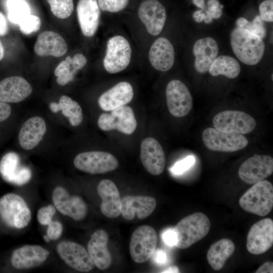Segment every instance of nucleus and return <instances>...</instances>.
Instances as JSON below:
<instances>
[{
	"label": "nucleus",
	"mask_w": 273,
	"mask_h": 273,
	"mask_svg": "<svg viewBox=\"0 0 273 273\" xmlns=\"http://www.w3.org/2000/svg\"><path fill=\"white\" fill-rule=\"evenodd\" d=\"M8 31V25L4 15L0 11V35H6Z\"/></svg>",
	"instance_id": "nucleus-48"
},
{
	"label": "nucleus",
	"mask_w": 273,
	"mask_h": 273,
	"mask_svg": "<svg viewBox=\"0 0 273 273\" xmlns=\"http://www.w3.org/2000/svg\"><path fill=\"white\" fill-rule=\"evenodd\" d=\"M5 54V51L3 43L0 39V61L2 60Z\"/></svg>",
	"instance_id": "nucleus-53"
},
{
	"label": "nucleus",
	"mask_w": 273,
	"mask_h": 273,
	"mask_svg": "<svg viewBox=\"0 0 273 273\" xmlns=\"http://www.w3.org/2000/svg\"><path fill=\"white\" fill-rule=\"evenodd\" d=\"M138 16L148 32L157 35L162 31L166 19L164 7L158 0H145L140 5Z\"/></svg>",
	"instance_id": "nucleus-16"
},
{
	"label": "nucleus",
	"mask_w": 273,
	"mask_h": 273,
	"mask_svg": "<svg viewBox=\"0 0 273 273\" xmlns=\"http://www.w3.org/2000/svg\"><path fill=\"white\" fill-rule=\"evenodd\" d=\"M7 9L9 20L15 24L18 25L31 14L30 6L25 0H7Z\"/></svg>",
	"instance_id": "nucleus-33"
},
{
	"label": "nucleus",
	"mask_w": 273,
	"mask_h": 273,
	"mask_svg": "<svg viewBox=\"0 0 273 273\" xmlns=\"http://www.w3.org/2000/svg\"><path fill=\"white\" fill-rule=\"evenodd\" d=\"M174 58V48L166 38L159 37L153 43L149 52V60L155 69L168 71L173 66Z\"/></svg>",
	"instance_id": "nucleus-27"
},
{
	"label": "nucleus",
	"mask_w": 273,
	"mask_h": 273,
	"mask_svg": "<svg viewBox=\"0 0 273 273\" xmlns=\"http://www.w3.org/2000/svg\"><path fill=\"white\" fill-rule=\"evenodd\" d=\"M247 22L248 20L243 17L239 18L236 21L237 27L243 28Z\"/></svg>",
	"instance_id": "nucleus-51"
},
{
	"label": "nucleus",
	"mask_w": 273,
	"mask_h": 273,
	"mask_svg": "<svg viewBox=\"0 0 273 273\" xmlns=\"http://www.w3.org/2000/svg\"><path fill=\"white\" fill-rule=\"evenodd\" d=\"M230 42L234 54L245 64L255 65L263 57L265 44L262 39L245 28L234 29Z\"/></svg>",
	"instance_id": "nucleus-1"
},
{
	"label": "nucleus",
	"mask_w": 273,
	"mask_h": 273,
	"mask_svg": "<svg viewBox=\"0 0 273 273\" xmlns=\"http://www.w3.org/2000/svg\"><path fill=\"white\" fill-rule=\"evenodd\" d=\"M63 225L59 221H51L47 230V235L51 240H58L63 232Z\"/></svg>",
	"instance_id": "nucleus-42"
},
{
	"label": "nucleus",
	"mask_w": 273,
	"mask_h": 273,
	"mask_svg": "<svg viewBox=\"0 0 273 273\" xmlns=\"http://www.w3.org/2000/svg\"><path fill=\"white\" fill-rule=\"evenodd\" d=\"M0 217L9 226L22 229L29 223L31 213L22 197L8 193L0 198Z\"/></svg>",
	"instance_id": "nucleus-4"
},
{
	"label": "nucleus",
	"mask_w": 273,
	"mask_h": 273,
	"mask_svg": "<svg viewBox=\"0 0 273 273\" xmlns=\"http://www.w3.org/2000/svg\"><path fill=\"white\" fill-rule=\"evenodd\" d=\"M256 273H272L273 263L268 261L262 264L255 271Z\"/></svg>",
	"instance_id": "nucleus-46"
},
{
	"label": "nucleus",
	"mask_w": 273,
	"mask_h": 273,
	"mask_svg": "<svg viewBox=\"0 0 273 273\" xmlns=\"http://www.w3.org/2000/svg\"><path fill=\"white\" fill-rule=\"evenodd\" d=\"M173 229L176 236L175 246L185 249L208 234L210 229V222L204 213L196 212L181 219Z\"/></svg>",
	"instance_id": "nucleus-2"
},
{
	"label": "nucleus",
	"mask_w": 273,
	"mask_h": 273,
	"mask_svg": "<svg viewBox=\"0 0 273 273\" xmlns=\"http://www.w3.org/2000/svg\"><path fill=\"white\" fill-rule=\"evenodd\" d=\"M162 239L168 246H175L176 243V236L173 229H168L164 231L162 234Z\"/></svg>",
	"instance_id": "nucleus-44"
},
{
	"label": "nucleus",
	"mask_w": 273,
	"mask_h": 273,
	"mask_svg": "<svg viewBox=\"0 0 273 273\" xmlns=\"http://www.w3.org/2000/svg\"><path fill=\"white\" fill-rule=\"evenodd\" d=\"M62 114L67 118L72 126L79 125L83 120V113L80 105L75 101L69 98L63 109Z\"/></svg>",
	"instance_id": "nucleus-34"
},
{
	"label": "nucleus",
	"mask_w": 273,
	"mask_h": 273,
	"mask_svg": "<svg viewBox=\"0 0 273 273\" xmlns=\"http://www.w3.org/2000/svg\"><path fill=\"white\" fill-rule=\"evenodd\" d=\"M49 255V252L40 246L27 245L13 252L11 261L16 269H29L41 265Z\"/></svg>",
	"instance_id": "nucleus-19"
},
{
	"label": "nucleus",
	"mask_w": 273,
	"mask_h": 273,
	"mask_svg": "<svg viewBox=\"0 0 273 273\" xmlns=\"http://www.w3.org/2000/svg\"><path fill=\"white\" fill-rule=\"evenodd\" d=\"M57 252L66 264L79 271L87 272L95 267L88 252L76 242L62 241L57 246Z\"/></svg>",
	"instance_id": "nucleus-14"
},
{
	"label": "nucleus",
	"mask_w": 273,
	"mask_h": 273,
	"mask_svg": "<svg viewBox=\"0 0 273 273\" xmlns=\"http://www.w3.org/2000/svg\"><path fill=\"white\" fill-rule=\"evenodd\" d=\"M52 200L60 213L76 221L83 220L87 215V206L82 198L77 195H70L62 187L58 186L54 189Z\"/></svg>",
	"instance_id": "nucleus-13"
},
{
	"label": "nucleus",
	"mask_w": 273,
	"mask_h": 273,
	"mask_svg": "<svg viewBox=\"0 0 273 273\" xmlns=\"http://www.w3.org/2000/svg\"><path fill=\"white\" fill-rule=\"evenodd\" d=\"M205 10H200L195 11L193 15V19L197 23L202 22L205 18Z\"/></svg>",
	"instance_id": "nucleus-49"
},
{
	"label": "nucleus",
	"mask_w": 273,
	"mask_h": 273,
	"mask_svg": "<svg viewBox=\"0 0 273 273\" xmlns=\"http://www.w3.org/2000/svg\"><path fill=\"white\" fill-rule=\"evenodd\" d=\"M272 172V157L254 154L241 164L238 170V175L244 182L254 185L269 176Z\"/></svg>",
	"instance_id": "nucleus-12"
},
{
	"label": "nucleus",
	"mask_w": 273,
	"mask_h": 273,
	"mask_svg": "<svg viewBox=\"0 0 273 273\" xmlns=\"http://www.w3.org/2000/svg\"><path fill=\"white\" fill-rule=\"evenodd\" d=\"M32 92L31 84L23 77L12 76L0 81V101L16 103L28 98Z\"/></svg>",
	"instance_id": "nucleus-20"
},
{
	"label": "nucleus",
	"mask_w": 273,
	"mask_h": 273,
	"mask_svg": "<svg viewBox=\"0 0 273 273\" xmlns=\"http://www.w3.org/2000/svg\"><path fill=\"white\" fill-rule=\"evenodd\" d=\"M52 13L60 19H66L74 10L73 0H47Z\"/></svg>",
	"instance_id": "nucleus-35"
},
{
	"label": "nucleus",
	"mask_w": 273,
	"mask_h": 273,
	"mask_svg": "<svg viewBox=\"0 0 273 273\" xmlns=\"http://www.w3.org/2000/svg\"><path fill=\"white\" fill-rule=\"evenodd\" d=\"M86 63L87 59L82 54H76L72 57L68 56L55 69L54 74L57 77V83L64 86L72 81L76 72Z\"/></svg>",
	"instance_id": "nucleus-29"
},
{
	"label": "nucleus",
	"mask_w": 273,
	"mask_h": 273,
	"mask_svg": "<svg viewBox=\"0 0 273 273\" xmlns=\"http://www.w3.org/2000/svg\"><path fill=\"white\" fill-rule=\"evenodd\" d=\"M12 113L9 104L0 101V124L8 119Z\"/></svg>",
	"instance_id": "nucleus-45"
},
{
	"label": "nucleus",
	"mask_w": 273,
	"mask_h": 273,
	"mask_svg": "<svg viewBox=\"0 0 273 273\" xmlns=\"http://www.w3.org/2000/svg\"><path fill=\"white\" fill-rule=\"evenodd\" d=\"M67 49L63 37L53 31H44L40 33L34 46L35 53L40 57H60L66 54Z\"/></svg>",
	"instance_id": "nucleus-25"
},
{
	"label": "nucleus",
	"mask_w": 273,
	"mask_h": 273,
	"mask_svg": "<svg viewBox=\"0 0 273 273\" xmlns=\"http://www.w3.org/2000/svg\"><path fill=\"white\" fill-rule=\"evenodd\" d=\"M240 206L245 211L264 216L273 207V186L267 180L259 181L248 190L240 198Z\"/></svg>",
	"instance_id": "nucleus-3"
},
{
	"label": "nucleus",
	"mask_w": 273,
	"mask_h": 273,
	"mask_svg": "<svg viewBox=\"0 0 273 273\" xmlns=\"http://www.w3.org/2000/svg\"><path fill=\"white\" fill-rule=\"evenodd\" d=\"M157 205L155 199L146 196H126L121 199V213L127 220H131L136 215L143 219L150 216Z\"/></svg>",
	"instance_id": "nucleus-21"
},
{
	"label": "nucleus",
	"mask_w": 273,
	"mask_h": 273,
	"mask_svg": "<svg viewBox=\"0 0 273 273\" xmlns=\"http://www.w3.org/2000/svg\"><path fill=\"white\" fill-rule=\"evenodd\" d=\"M261 38H264L266 34V30L263 20L259 16H256L252 22L248 21L243 27Z\"/></svg>",
	"instance_id": "nucleus-38"
},
{
	"label": "nucleus",
	"mask_w": 273,
	"mask_h": 273,
	"mask_svg": "<svg viewBox=\"0 0 273 273\" xmlns=\"http://www.w3.org/2000/svg\"><path fill=\"white\" fill-rule=\"evenodd\" d=\"M193 52L195 57V69L199 73H205L209 71L210 66L217 56L218 44L212 37L200 38L194 43Z\"/></svg>",
	"instance_id": "nucleus-28"
},
{
	"label": "nucleus",
	"mask_w": 273,
	"mask_h": 273,
	"mask_svg": "<svg viewBox=\"0 0 273 273\" xmlns=\"http://www.w3.org/2000/svg\"><path fill=\"white\" fill-rule=\"evenodd\" d=\"M140 158L146 170L151 174L158 175L164 171L165 156L159 142L153 138H147L141 143Z\"/></svg>",
	"instance_id": "nucleus-17"
},
{
	"label": "nucleus",
	"mask_w": 273,
	"mask_h": 273,
	"mask_svg": "<svg viewBox=\"0 0 273 273\" xmlns=\"http://www.w3.org/2000/svg\"><path fill=\"white\" fill-rule=\"evenodd\" d=\"M195 158L189 156L177 162L171 168V172L175 174H180L189 169L195 163Z\"/></svg>",
	"instance_id": "nucleus-41"
},
{
	"label": "nucleus",
	"mask_w": 273,
	"mask_h": 273,
	"mask_svg": "<svg viewBox=\"0 0 273 273\" xmlns=\"http://www.w3.org/2000/svg\"><path fill=\"white\" fill-rule=\"evenodd\" d=\"M207 6V11L213 19H218L221 17L223 6L220 5L218 0H209Z\"/></svg>",
	"instance_id": "nucleus-43"
},
{
	"label": "nucleus",
	"mask_w": 273,
	"mask_h": 273,
	"mask_svg": "<svg viewBox=\"0 0 273 273\" xmlns=\"http://www.w3.org/2000/svg\"><path fill=\"white\" fill-rule=\"evenodd\" d=\"M77 15L83 34L93 36L100 22V10L97 0H79L77 6Z\"/></svg>",
	"instance_id": "nucleus-24"
},
{
	"label": "nucleus",
	"mask_w": 273,
	"mask_h": 273,
	"mask_svg": "<svg viewBox=\"0 0 273 273\" xmlns=\"http://www.w3.org/2000/svg\"><path fill=\"white\" fill-rule=\"evenodd\" d=\"M165 95L168 110L173 116L185 117L192 109L193 100L191 94L180 80L174 79L169 81Z\"/></svg>",
	"instance_id": "nucleus-11"
},
{
	"label": "nucleus",
	"mask_w": 273,
	"mask_h": 273,
	"mask_svg": "<svg viewBox=\"0 0 273 273\" xmlns=\"http://www.w3.org/2000/svg\"><path fill=\"white\" fill-rule=\"evenodd\" d=\"M100 8L106 12L116 13L124 9L128 0H98Z\"/></svg>",
	"instance_id": "nucleus-37"
},
{
	"label": "nucleus",
	"mask_w": 273,
	"mask_h": 273,
	"mask_svg": "<svg viewBox=\"0 0 273 273\" xmlns=\"http://www.w3.org/2000/svg\"><path fill=\"white\" fill-rule=\"evenodd\" d=\"M131 57V49L127 40L120 35L114 36L107 42L104 67L110 73H118L128 66Z\"/></svg>",
	"instance_id": "nucleus-9"
},
{
	"label": "nucleus",
	"mask_w": 273,
	"mask_h": 273,
	"mask_svg": "<svg viewBox=\"0 0 273 273\" xmlns=\"http://www.w3.org/2000/svg\"><path fill=\"white\" fill-rule=\"evenodd\" d=\"M154 260L159 264H164L166 261L167 256L165 252L162 250H157L154 253Z\"/></svg>",
	"instance_id": "nucleus-47"
},
{
	"label": "nucleus",
	"mask_w": 273,
	"mask_h": 273,
	"mask_svg": "<svg viewBox=\"0 0 273 273\" xmlns=\"http://www.w3.org/2000/svg\"><path fill=\"white\" fill-rule=\"evenodd\" d=\"M43 239L46 242H49L50 240V239H49V238L48 237L47 235L44 236Z\"/></svg>",
	"instance_id": "nucleus-54"
},
{
	"label": "nucleus",
	"mask_w": 273,
	"mask_h": 273,
	"mask_svg": "<svg viewBox=\"0 0 273 273\" xmlns=\"http://www.w3.org/2000/svg\"><path fill=\"white\" fill-rule=\"evenodd\" d=\"M20 31L24 34H29L38 31L41 26L39 17L30 14L25 18L19 24Z\"/></svg>",
	"instance_id": "nucleus-36"
},
{
	"label": "nucleus",
	"mask_w": 273,
	"mask_h": 273,
	"mask_svg": "<svg viewBox=\"0 0 273 273\" xmlns=\"http://www.w3.org/2000/svg\"><path fill=\"white\" fill-rule=\"evenodd\" d=\"M233 242L229 239H222L213 243L207 254L209 264L215 270H219L224 266L226 260L235 252Z\"/></svg>",
	"instance_id": "nucleus-30"
},
{
	"label": "nucleus",
	"mask_w": 273,
	"mask_h": 273,
	"mask_svg": "<svg viewBox=\"0 0 273 273\" xmlns=\"http://www.w3.org/2000/svg\"><path fill=\"white\" fill-rule=\"evenodd\" d=\"M47 130L44 119L38 116L27 119L22 125L18 133V143L25 150L35 148L41 141Z\"/></svg>",
	"instance_id": "nucleus-18"
},
{
	"label": "nucleus",
	"mask_w": 273,
	"mask_h": 273,
	"mask_svg": "<svg viewBox=\"0 0 273 273\" xmlns=\"http://www.w3.org/2000/svg\"><path fill=\"white\" fill-rule=\"evenodd\" d=\"M194 5L202 10L206 9V6L204 0H193Z\"/></svg>",
	"instance_id": "nucleus-52"
},
{
	"label": "nucleus",
	"mask_w": 273,
	"mask_h": 273,
	"mask_svg": "<svg viewBox=\"0 0 273 273\" xmlns=\"http://www.w3.org/2000/svg\"><path fill=\"white\" fill-rule=\"evenodd\" d=\"M17 159L13 157H8L2 160L0 164V172L7 181L22 185L30 178V172L27 168H20Z\"/></svg>",
	"instance_id": "nucleus-31"
},
{
	"label": "nucleus",
	"mask_w": 273,
	"mask_h": 273,
	"mask_svg": "<svg viewBox=\"0 0 273 273\" xmlns=\"http://www.w3.org/2000/svg\"><path fill=\"white\" fill-rule=\"evenodd\" d=\"M109 236L107 233L100 229L91 236L87 243V252L94 265L99 269L105 270L112 263V256L107 247Z\"/></svg>",
	"instance_id": "nucleus-23"
},
{
	"label": "nucleus",
	"mask_w": 273,
	"mask_h": 273,
	"mask_svg": "<svg viewBox=\"0 0 273 273\" xmlns=\"http://www.w3.org/2000/svg\"><path fill=\"white\" fill-rule=\"evenodd\" d=\"M156 231L150 225H142L132 233L129 244V252L136 263L147 261L154 254L157 244Z\"/></svg>",
	"instance_id": "nucleus-7"
},
{
	"label": "nucleus",
	"mask_w": 273,
	"mask_h": 273,
	"mask_svg": "<svg viewBox=\"0 0 273 273\" xmlns=\"http://www.w3.org/2000/svg\"><path fill=\"white\" fill-rule=\"evenodd\" d=\"M260 17L263 21H273V1L265 0L259 7Z\"/></svg>",
	"instance_id": "nucleus-40"
},
{
	"label": "nucleus",
	"mask_w": 273,
	"mask_h": 273,
	"mask_svg": "<svg viewBox=\"0 0 273 273\" xmlns=\"http://www.w3.org/2000/svg\"><path fill=\"white\" fill-rule=\"evenodd\" d=\"M79 170L90 174H103L115 170L119 165L112 154L103 151H93L77 154L73 161Z\"/></svg>",
	"instance_id": "nucleus-5"
},
{
	"label": "nucleus",
	"mask_w": 273,
	"mask_h": 273,
	"mask_svg": "<svg viewBox=\"0 0 273 273\" xmlns=\"http://www.w3.org/2000/svg\"><path fill=\"white\" fill-rule=\"evenodd\" d=\"M208 71L213 76L222 75L229 78H235L239 76L241 67L236 59L222 55L216 58Z\"/></svg>",
	"instance_id": "nucleus-32"
},
{
	"label": "nucleus",
	"mask_w": 273,
	"mask_h": 273,
	"mask_svg": "<svg viewBox=\"0 0 273 273\" xmlns=\"http://www.w3.org/2000/svg\"><path fill=\"white\" fill-rule=\"evenodd\" d=\"M202 138L205 147L213 151L233 152L243 149L248 144L243 134L224 132L212 127L205 128Z\"/></svg>",
	"instance_id": "nucleus-6"
},
{
	"label": "nucleus",
	"mask_w": 273,
	"mask_h": 273,
	"mask_svg": "<svg viewBox=\"0 0 273 273\" xmlns=\"http://www.w3.org/2000/svg\"><path fill=\"white\" fill-rule=\"evenodd\" d=\"M99 127L104 131L117 130L125 134H131L137 127L132 109L124 105L101 114L98 120Z\"/></svg>",
	"instance_id": "nucleus-10"
},
{
	"label": "nucleus",
	"mask_w": 273,
	"mask_h": 273,
	"mask_svg": "<svg viewBox=\"0 0 273 273\" xmlns=\"http://www.w3.org/2000/svg\"><path fill=\"white\" fill-rule=\"evenodd\" d=\"M273 77V75L272 74L271 75V79H272V80H273V77Z\"/></svg>",
	"instance_id": "nucleus-55"
},
{
	"label": "nucleus",
	"mask_w": 273,
	"mask_h": 273,
	"mask_svg": "<svg viewBox=\"0 0 273 273\" xmlns=\"http://www.w3.org/2000/svg\"><path fill=\"white\" fill-rule=\"evenodd\" d=\"M56 211V208L53 205H49L40 208L37 213V219L38 222L43 225H48Z\"/></svg>",
	"instance_id": "nucleus-39"
},
{
	"label": "nucleus",
	"mask_w": 273,
	"mask_h": 273,
	"mask_svg": "<svg viewBox=\"0 0 273 273\" xmlns=\"http://www.w3.org/2000/svg\"><path fill=\"white\" fill-rule=\"evenodd\" d=\"M214 128L219 131L245 134L255 128V120L248 114L238 110H225L216 114L212 119Z\"/></svg>",
	"instance_id": "nucleus-8"
},
{
	"label": "nucleus",
	"mask_w": 273,
	"mask_h": 273,
	"mask_svg": "<svg viewBox=\"0 0 273 273\" xmlns=\"http://www.w3.org/2000/svg\"><path fill=\"white\" fill-rule=\"evenodd\" d=\"M273 245V221L265 218L254 224L247 237L246 247L254 255L263 254Z\"/></svg>",
	"instance_id": "nucleus-15"
},
{
	"label": "nucleus",
	"mask_w": 273,
	"mask_h": 273,
	"mask_svg": "<svg viewBox=\"0 0 273 273\" xmlns=\"http://www.w3.org/2000/svg\"><path fill=\"white\" fill-rule=\"evenodd\" d=\"M133 97L131 84L126 81L118 83L102 94L99 98L100 108L105 111H110L129 103Z\"/></svg>",
	"instance_id": "nucleus-26"
},
{
	"label": "nucleus",
	"mask_w": 273,
	"mask_h": 273,
	"mask_svg": "<svg viewBox=\"0 0 273 273\" xmlns=\"http://www.w3.org/2000/svg\"><path fill=\"white\" fill-rule=\"evenodd\" d=\"M97 192L102 200L100 209L107 217L114 218L121 213V199L114 183L108 179L102 180L98 185Z\"/></svg>",
	"instance_id": "nucleus-22"
},
{
	"label": "nucleus",
	"mask_w": 273,
	"mask_h": 273,
	"mask_svg": "<svg viewBox=\"0 0 273 273\" xmlns=\"http://www.w3.org/2000/svg\"><path fill=\"white\" fill-rule=\"evenodd\" d=\"M162 273H177L179 272L178 268L176 266H171L161 271Z\"/></svg>",
	"instance_id": "nucleus-50"
}]
</instances>
